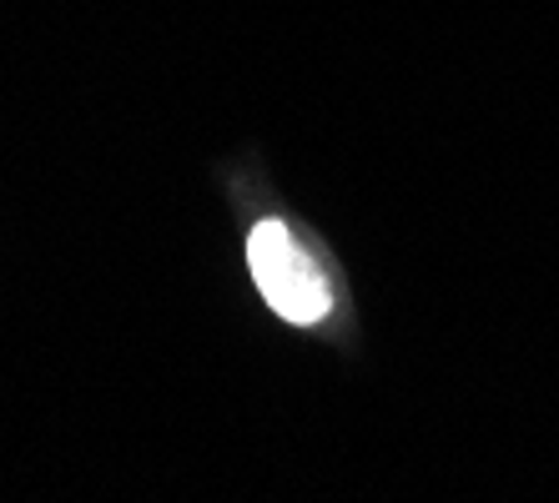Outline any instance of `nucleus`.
<instances>
[{"label": "nucleus", "instance_id": "obj_1", "mask_svg": "<svg viewBox=\"0 0 559 503\" xmlns=\"http://www.w3.org/2000/svg\"><path fill=\"white\" fill-rule=\"evenodd\" d=\"M248 267H252L258 292L267 297V308H273L277 318H287V323L312 327V323H323L328 308H333V292H328L323 267L293 242V232H287L277 217H267V221L252 227Z\"/></svg>", "mask_w": 559, "mask_h": 503}]
</instances>
